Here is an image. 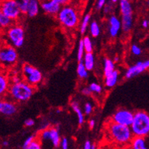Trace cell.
<instances>
[{"label":"cell","mask_w":149,"mask_h":149,"mask_svg":"<svg viewBox=\"0 0 149 149\" xmlns=\"http://www.w3.org/2000/svg\"><path fill=\"white\" fill-rule=\"evenodd\" d=\"M81 93H82L84 95H85V96H89V95H91V94H92L91 91L89 88V87H86V88H83L82 91H81Z\"/></svg>","instance_id":"cell-41"},{"label":"cell","mask_w":149,"mask_h":149,"mask_svg":"<svg viewBox=\"0 0 149 149\" xmlns=\"http://www.w3.org/2000/svg\"><path fill=\"white\" fill-rule=\"evenodd\" d=\"M81 40H82L83 46H84V49L85 53H92L93 43L90 37L86 36V37H84Z\"/></svg>","instance_id":"cell-27"},{"label":"cell","mask_w":149,"mask_h":149,"mask_svg":"<svg viewBox=\"0 0 149 149\" xmlns=\"http://www.w3.org/2000/svg\"><path fill=\"white\" fill-rule=\"evenodd\" d=\"M0 10L6 17L12 21H15L20 17L22 12L16 0H3L0 2Z\"/></svg>","instance_id":"cell-7"},{"label":"cell","mask_w":149,"mask_h":149,"mask_svg":"<svg viewBox=\"0 0 149 149\" xmlns=\"http://www.w3.org/2000/svg\"><path fill=\"white\" fill-rule=\"evenodd\" d=\"M115 69V65H114V61L110 59H104V74L111 72Z\"/></svg>","instance_id":"cell-25"},{"label":"cell","mask_w":149,"mask_h":149,"mask_svg":"<svg viewBox=\"0 0 149 149\" xmlns=\"http://www.w3.org/2000/svg\"><path fill=\"white\" fill-rule=\"evenodd\" d=\"M40 139L42 141H50V131L49 129H44L40 133Z\"/></svg>","instance_id":"cell-32"},{"label":"cell","mask_w":149,"mask_h":149,"mask_svg":"<svg viewBox=\"0 0 149 149\" xmlns=\"http://www.w3.org/2000/svg\"><path fill=\"white\" fill-rule=\"evenodd\" d=\"M34 124H35V122L32 119H28L24 121V125L28 127H31V126H34Z\"/></svg>","instance_id":"cell-40"},{"label":"cell","mask_w":149,"mask_h":149,"mask_svg":"<svg viewBox=\"0 0 149 149\" xmlns=\"http://www.w3.org/2000/svg\"><path fill=\"white\" fill-rule=\"evenodd\" d=\"M18 53L12 46H6L0 49V63L5 65H13L17 62Z\"/></svg>","instance_id":"cell-8"},{"label":"cell","mask_w":149,"mask_h":149,"mask_svg":"<svg viewBox=\"0 0 149 149\" xmlns=\"http://www.w3.org/2000/svg\"><path fill=\"white\" fill-rule=\"evenodd\" d=\"M84 46H83L82 40H80L79 44V48H78V53H77V59L79 62H81L82 61L83 56L84 55Z\"/></svg>","instance_id":"cell-31"},{"label":"cell","mask_w":149,"mask_h":149,"mask_svg":"<svg viewBox=\"0 0 149 149\" xmlns=\"http://www.w3.org/2000/svg\"><path fill=\"white\" fill-rule=\"evenodd\" d=\"M121 28L125 33H128L131 31L133 25V15H122Z\"/></svg>","instance_id":"cell-18"},{"label":"cell","mask_w":149,"mask_h":149,"mask_svg":"<svg viewBox=\"0 0 149 149\" xmlns=\"http://www.w3.org/2000/svg\"><path fill=\"white\" fill-rule=\"evenodd\" d=\"M57 2H59L61 6H65L70 2V0H56Z\"/></svg>","instance_id":"cell-43"},{"label":"cell","mask_w":149,"mask_h":149,"mask_svg":"<svg viewBox=\"0 0 149 149\" xmlns=\"http://www.w3.org/2000/svg\"><path fill=\"white\" fill-rule=\"evenodd\" d=\"M89 88L91 91L92 93H96V94H100L102 92L103 88L100 84H97V83L93 82L89 85Z\"/></svg>","instance_id":"cell-30"},{"label":"cell","mask_w":149,"mask_h":149,"mask_svg":"<svg viewBox=\"0 0 149 149\" xmlns=\"http://www.w3.org/2000/svg\"><path fill=\"white\" fill-rule=\"evenodd\" d=\"M84 114H86V115H90V114L93 112L92 104H91V103H86V104H84Z\"/></svg>","instance_id":"cell-35"},{"label":"cell","mask_w":149,"mask_h":149,"mask_svg":"<svg viewBox=\"0 0 149 149\" xmlns=\"http://www.w3.org/2000/svg\"><path fill=\"white\" fill-rule=\"evenodd\" d=\"M18 107L15 103L8 100H0V113L5 116H11L16 113Z\"/></svg>","instance_id":"cell-12"},{"label":"cell","mask_w":149,"mask_h":149,"mask_svg":"<svg viewBox=\"0 0 149 149\" xmlns=\"http://www.w3.org/2000/svg\"><path fill=\"white\" fill-rule=\"evenodd\" d=\"M22 80H23V79H22V77H20L18 74H14V75L9 79V81L10 84H13V83L19 82V81H21Z\"/></svg>","instance_id":"cell-37"},{"label":"cell","mask_w":149,"mask_h":149,"mask_svg":"<svg viewBox=\"0 0 149 149\" xmlns=\"http://www.w3.org/2000/svg\"><path fill=\"white\" fill-rule=\"evenodd\" d=\"M10 81L6 74L0 72V98L4 97L8 93Z\"/></svg>","instance_id":"cell-15"},{"label":"cell","mask_w":149,"mask_h":149,"mask_svg":"<svg viewBox=\"0 0 149 149\" xmlns=\"http://www.w3.org/2000/svg\"><path fill=\"white\" fill-rule=\"evenodd\" d=\"M88 126L91 130H93L94 128V126H95V120H91L88 123Z\"/></svg>","instance_id":"cell-44"},{"label":"cell","mask_w":149,"mask_h":149,"mask_svg":"<svg viewBox=\"0 0 149 149\" xmlns=\"http://www.w3.org/2000/svg\"><path fill=\"white\" fill-rule=\"evenodd\" d=\"M96 148V146H95V145H91V149H95Z\"/></svg>","instance_id":"cell-48"},{"label":"cell","mask_w":149,"mask_h":149,"mask_svg":"<svg viewBox=\"0 0 149 149\" xmlns=\"http://www.w3.org/2000/svg\"><path fill=\"white\" fill-rule=\"evenodd\" d=\"M77 74L79 75V77L81 79H87L88 76V71L87 70L86 68L84 67V64H83L82 61L79 62L77 66Z\"/></svg>","instance_id":"cell-23"},{"label":"cell","mask_w":149,"mask_h":149,"mask_svg":"<svg viewBox=\"0 0 149 149\" xmlns=\"http://www.w3.org/2000/svg\"><path fill=\"white\" fill-rule=\"evenodd\" d=\"M12 22L13 21H12L11 19L6 17L3 13L2 12V11L0 10V28H9L10 26L12 24Z\"/></svg>","instance_id":"cell-24"},{"label":"cell","mask_w":149,"mask_h":149,"mask_svg":"<svg viewBox=\"0 0 149 149\" xmlns=\"http://www.w3.org/2000/svg\"><path fill=\"white\" fill-rule=\"evenodd\" d=\"M7 31L8 39L14 47H22L24 42V30L19 24L11 25Z\"/></svg>","instance_id":"cell-6"},{"label":"cell","mask_w":149,"mask_h":149,"mask_svg":"<svg viewBox=\"0 0 149 149\" xmlns=\"http://www.w3.org/2000/svg\"><path fill=\"white\" fill-rule=\"evenodd\" d=\"M121 29V22L115 15L110 16L109 18V33L110 37H116Z\"/></svg>","instance_id":"cell-13"},{"label":"cell","mask_w":149,"mask_h":149,"mask_svg":"<svg viewBox=\"0 0 149 149\" xmlns=\"http://www.w3.org/2000/svg\"><path fill=\"white\" fill-rule=\"evenodd\" d=\"M2 145H3L4 147H8V145H9V142H8V141H2Z\"/></svg>","instance_id":"cell-46"},{"label":"cell","mask_w":149,"mask_h":149,"mask_svg":"<svg viewBox=\"0 0 149 149\" xmlns=\"http://www.w3.org/2000/svg\"><path fill=\"white\" fill-rule=\"evenodd\" d=\"M113 3H116V2H119V0H110Z\"/></svg>","instance_id":"cell-47"},{"label":"cell","mask_w":149,"mask_h":149,"mask_svg":"<svg viewBox=\"0 0 149 149\" xmlns=\"http://www.w3.org/2000/svg\"><path fill=\"white\" fill-rule=\"evenodd\" d=\"M90 33L93 37H97L100 33V28L98 23L95 21L90 24Z\"/></svg>","instance_id":"cell-26"},{"label":"cell","mask_w":149,"mask_h":149,"mask_svg":"<svg viewBox=\"0 0 149 149\" xmlns=\"http://www.w3.org/2000/svg\"><path fill=\"white\" fill-rule=\"evenodd\" d=\"M131 52L135 56H140L142 53V50L136 44H133L131 47Z\"/></svg>","instance_id":"cell-34"},{"label":"cell","mask_w":149,"mask_h":149,"mask_svg":"<svg viewBox=\"0 0 149 149\" xmlns=\"http://www.w3.org/2000/svg\"><path fill=\"white\" fill-rule=\"evenodd\" d=\"M59 23L68 29H72L78 25L79 16L76 9L72 6H64L56 15Z\"/></svg>","instance_id":"cell-4"},{"label":"cell","mask_w":149,"mask_h":149,"mask_svg":"<svg viewBox=\"0 0 149 149\" xmlns=\"http://www.w3.org/2000/svg\"><path fill=\"white\" fill-rule=\"evenodd\" d=\"M35 139V135H32V136H29V137L28 138V139H26V140L24 141V142L23 145H22V148L24 149H27V148H28V145L31 144V142L32 141H33V139Z\"/></svg>","instance_id":"cell-36"},{"label":"cell","mask_w":149,"mask_h":149,"mask_svg":"<svg viewBox=\"0 0 149 149\" xmlns=\"http://www.w3.org/2000/svg\"><path fill=\"white\" fill-rule=\"evenodd\" d=\"M107 130L112 141L121 146L130 145L133 137L130 126L120 125L113 121L108 124Z\"/></svg>","instance_id":"cell-1"},{"label":"cell","mask_w":149,"mask_h":149,"mask_svg":"<svg viewBox=\"0 0 149 149\" xmlns=\"http://www.w3.org/2000/svg\"><path fill=\"white\" fill-rule=\"evenodd\" d=\"M50 141L54 148H59L60 144L61 138L59 135V132L56 128H50Z\"/></svg>","instance_id":"cell-21"},{"label":"cell","mask_w":149,"mask_h":149,"mask_svg":"<svg viewBox=\"0 0 149 149\" xmlns=\"http://www.w3.org/2000/svg\"><path fill=\"white\" fill-rule=\"evenodd\" d=\"M61 5L56 0H47L41 3V8L45 13L50 15H56L61 8Z\"/></svg>","instance_id":"cell-11"},{"label":"cell","mask_w":149,"mask_h":149,"mask_svg":"<svg viewBox=\"0 0 149 149\" xmlns=\"http://www.w3.org/2000/svg\"><path fill=\"white\" fill-rule=\"evenodd\" d=\"M91 20V14H87L84 15V17L83 18L82 22L80 26V32L81 34H84L87 31V28L89 25V22H90Z\"/></svg>","instance_id":"cell-28"},{"label":"cell","mask_w":149,"mask_h":149,"mask_svg":"<svg viewBox=\"0 0 149 149\" xmlns=\"http://www.w3.org/2000/svg\"><path fill=\"white\" fill-rule=\"evenodd\" d=\"M59 146H61V148L63 149H67L69 147V141L66 138H63V139H61L60 144H59Z\"/></svg>","instance_id":"cell-38"},{"label":"cell","mask_w":149,"mask_h":149,"mask_svg":"<svg viewBox=\"0 0 149 149\" xmlns=\"http://www.w3.org/2000/svg\"><path fill=\"white\" fill-rule=\"evenodd\" d=\"M71 107L72 108V110L75 112V113L77 114L78 120H79V125H82L84 121V116L82 110H81L80 107H79V103L74 100V101L71 103Z\"/></svg>","instance_id":"cell-22"},{"label":"cell","mask_w":149,"mask_h":149,"mask_svg":"<svg viewBox=\"0 0 149 149\" xmlns=\"http://www.w3.org/2000/svg\"><path fill=\"white\" fill-rule=\"evenodd\" d=\"M82 63L84 67L88 71H91L94 69L95 61H94V56L92 53H85L82 59Z\"/></svg>","instance_id":"cell-19"},{"label":"cell","mask_w":149,"mask_h":149,"mask_svg":"<svg viewBox=\"0 0 149 149\" xmlns=\"http://www.w3.org/2000/svg\"><path fill=\"white\" fill-rule=\"evenodd\" d=\"M149 67V61H139L136 64L130 66L129 69L126 70L125 73V77L126 79H130L134 77L137 76L141 73L144 72L145 71L147 70Z\"/></svg>","instance_id":"cell-10"},{"label":"cell","mask_w":149,"mask_h":149,"mask_svg":"<svg viewBox=\"0 0 149 149\" xmlns=\"http://www.w3.org/2000/svg\"><path fill=\"white\" fill-rule=\"evenodd\" d=\"M91 145L92 144L91 143L90 141H86L85 142H84V149H91Z\"/></svg>","instance_id":"cell-42"},{"label":"cell","mask_w":149,"mask_h":149,"mask_svg":"<svg viewBox=\"0 0 149 149\" xmlns=\"http://www.w3.org/2000/svg\"><path fill=\"white\" fill-rule=\"evenodd\" d=\"M134 113L127 110H119L112 116V121L116 123L130 126L133 120Z\"/></svg>","instance_id":"cell-9"},{"label":"cell","mask_w":149,"mask_h":149,"mask_svg":"<svg viewBox=\"0 0 149 149\" xmlns=\"http://www.w3.org/2000/svg\"><path fill=\"white\" fill-rule=\"evenodd\" d=\"M22 79L32 86H36L42 81L43 74L36 67L24 64L22 67Z\"/></svg>","instance_id":"cell-5"},{"label":"cell","mask_w":149,"mask_h":149,"mask_svg":"<svg viewBox=\"0 0 149 149\" xmlns=\"http://www.w3.org/2000/svg\"><path fill=\"white\" fill-rule=\"evenodd\" d=\"M130 127L133 136L146 137L149 133L148 113L145 111L136 112Z\"/></svg>","instance_id":"cell-3"},{"label":"cell","mask_w":149,"mask_h":149,"mask_svg":"<svg viewBox=\"0 0 149 149\" xmlns=\"http://www.w3.org/2000/svg\"><path fill=\"white\" fill-rule=\"evenodd\" d=\"M40 11V3L38 0H30L29 4L28 6L26 15L30 17L33 18L37 15Z\"/></svg>","instance_id":"cell-16"},{"label":"cell","mask_w":149,"mask_h":149,"mask_svg":"<svg viewBox=\"0 0 149 149\" xmlns=\"http://www.w3.org/2000/svg\"><path fill=\"white\" fill-rule=\"evenodd\" d=\"M107 0H97V9H101L104 8V5L106 4Z\"/></svg>","instance_id":"cell-39"},{"label":"cell","mask_w":149,"mask_h":149,"mask_svg":"<svg viewBox=\"0 0 149 149\" xmlns=\"http://www.w3.org/2000/svg\"><path fill=\"white\" fill-rule=\"evenodd\" d=\"M119 80V72L114 69L113 72L104 74V84L108 88H113Z\"/></svg>","instance_id":"cell-14"},{"label":"cell","mask_w":149,"mask_h":149,"mask_svg":"<svg viewBox=\"0 0 149 149\" xmlns=\"http://www.w3.org/2000/svg\"><path fill=\"white\" fill-rule=\"evenodd\" d=\"M8 93L15 102L24 103L32 97L34 93V88L33 86L22 80L18 83L10 84Z\"/></svg>","instance_id":"cell-2"},{"label":"cell","mask_w":149,"mask_h":149,"mask_svg":"<svg viewBox=\"0 0 149 149\" xmlns=\"http://www.w3.org/2000/svg\"><path fill=\"white\" fill-rule=\"evenodd\" d=\"M41 148V144L40 141H37L35 139L31 142L29 145L28 146L27 149H40Z\"/></svg>","instance_id":"cell-33"},{"label":"cell","mask_w":149,"mask_h":149,"mask_svg":"<svg viewBox=\"0 0 149 149\" xmlns=\"http://www.w3.org/2000/svg\"><path fill=\"white\" fill-rule=\"evenodd\" d=\"M16 2L19 6L20 11L22 12V14H26L30 0H16Z\"/></svg>","instance_id":"cell-29"},{"label":"cell","mask_w":149,"mask_h":149,"mask_svg":"<svg viewBox=\"0 0 149 149\" xmlns=\"http://www.w3.org/2000/svg\"><path fill=\"white\" fill-rule=\"evenodd\" d=\"M130 145L133 149H147V145L145 137L133 136L130 141Z\"/></svg>","instance_id":"cell-17"},{"label":"cell","mask_w":149,"mask_h":149,"mask_svg":"<svg viewBox=\"0 0 149 149\" xmlns=\"http://www.w3.org/2000/svg\"><path fill=\"white\" fill-rule=\"evenodd\" d=\"M119 2L122 15H132V6L130 0H119Z\"/></svg>","instance_id":"cell-20"},{"label":"cell","mask_w":149,"mask_h":149,"mask_svg":"<svg viewBox=\"0 0 149 149\" xmlns=\"http://www.w3.org/2000/svg\"><path fill=\"white\" fill-rule=\"evenodd\" d=\"M148 24H149V22L148 20H144L143 22H142V23H141V26H142L144 28H148Z\"/></svg>","instance_id":"cell-45"}]
</instances>
